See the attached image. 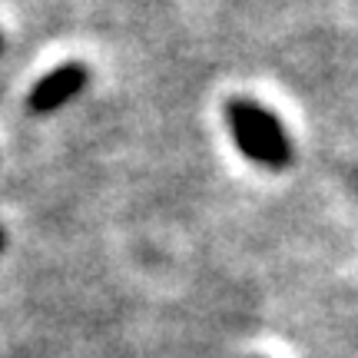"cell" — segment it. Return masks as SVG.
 <instances>
[{
	"instance_id": "7a4b0ae2",
	"label": "cell",
	"mask_w": 358,
	"mask_h": 358,
	"mask_svg": "<svg viewBox=\"0 0 358 358\" xmlns=\"http://www.w3.org/2000/svg\"><path fill=\"white\" fill-rule=\"evenodd\" d=\"M87 87V66L83 64H64L53 73L40 80L34 93H30V110L34 113H53L77 96L80 90Z\"/></svg>"
},
{
	"instance_id": "277c9868",
	"label": "cell",
	"mask_w": 358,
	"mask_h": 358,
	"mask_svg": "<svg viewBox=\"0 0 358 358\" xmlns=\"http://www.w3.org/2000/svg\"><path fill=\"white\" fill-rule=\"evenodd\" d=\"M0 50H3V43H0Z\"/></svg>"
},
{
	"instance_id": "3957f363",
	"label": "cell",
	"mask_w": 358,
	"mask_h": 358,
	"mask_svg": "<svg viewBox=\"0 0 358 358\" xmlns=\"http://www.w3.org/2000/svg\"><path fill=\"white\" fill-rule=\"evenodd\" d=\"M3 243H7V236H3V229H0V249H3Z\"/></svg>"
},
{
	"instance_id": "6da1fadb",
	"label": "cell",
	"mask_w": 358,
	"mask_h": 358,
	"mask_svg": "<svg viewBox=\"0 0 358 358\" xmlns=\"http://www.w3.org/2000/svg\"><path fill=\"white\" fill-rule=\"evenodd\" d=\"M226 123L239 153L266 169H285L292 163V143L279 116L256 100H232L226 106Z\"/></svg>"
}]
</instances>
